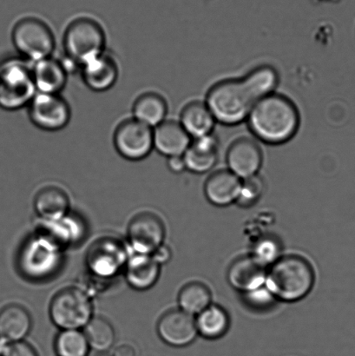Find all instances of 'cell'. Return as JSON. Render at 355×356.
Masks as SVG:
<instances>
[{
    "label": "cell",
    "mask_w": 355,
    "mask_h": 356,
    "mask_svg": "<svg viewBox=\"0 0 355 356\" xmlns=\"http://www.w3.org/2000/svg\"><path fill=\"white\" fill-rule=\"evenodd\" d=\"M242 180L229 170H218L208 178L204 194L211 204L226 207L238 201Z\"/></svg>",
    "instance_id": "cell-17"
},
{
    "label": "cell",
    "mask_w": 355,
    "mask_h": 356,
    "mask_svg": "<svg viewBox=\"0 0 355 356\" xmlns=\"http://www.w3.org/2000/svg\"><path fill=\"white\" fill-rule=\"evenodd\" d=\"M97 356H113V355H97Z\"/></svg>",
    "instance_id": "cell-37"
},
{
    "label": "cell",
    "mask_w": 355,
    "mask_h": 356,
    "mask_svg": "<svg viewBox=\"0 0 355 356\" xmlns=\"http://www.w3.org/2000/svg\"><path fill=\"white\" fill-rule=\"evenodd\" d=\"M158 333L165 343L172 347H185L198 336L195 317L183 310L174 309L160 318Z\"/></svg>",
    "instance_id": "cell-12"
},
{
    "label": "cell",
    "mask_w": 355,
    "mask_h": 356,
    "mask_svg": "<svg viewBox=\"0 0 355 356\" xmlns=\"http://www.w3.org/2000/svg\"><path fill=\"white\" fill-rule=\"evenodd\" d=\"M279 75L271 65H261L242 79H226L208 90L206 104L215 120L236 125L247 120L259 100L274 92Z\"/></svg>",
    "instance_id": "cell-1"
},
{
    "label": "cell",
    "mask_w": 355,
    "mask_h": 356,
    "mask_svg": "<svg viewBox=\"0 0 355 356\" xmlns=\"http://www.w3.org/2000/svg\"><path fill=\"white\" fill-rule=\"evenodd\" d=\"M33 76L38 92L60 94L67 83L68 72L62 62L50 57L35 63Z\"/></svg>",
    "instance_id": "cell-18"
},
{
    "label": "cell",
    "mask_w": 355,
    "mask_h": 356,
    "mask_svg": "<svg viewBox=\"0 0 355 356\" xmlns=\"http://www.w3.org/2000/svg\"><path fill=\"white\" fill-rule=\"evenodd\" d=\"M264 191H265V183L259 175L242 180L241 191H240L236 204L243 208L250 207L260 200Z\"/></svg>",
    "instance_id": "cell-29"
},
{
    "label": "cell",
    "mask_w": 355,
    "mask_h": 356,
    "mask_svg": "<svg viewBox=\"0 0 355 356\" xmlns=\"http://www.w3.org/2000/svg\"><path fill=\"white\" fill-rule=\"evenodd\" d=\"M281 250H283V248L278 239L270 236H265L261 237L254 244L252 254L250 256L255 258L263 266L269 268L271 265L283 257Z\"/></svg>",
    "instance_id": "cell-28"
},
{
    "label": "cell",
    "mask_w": 355,
    "mask_h": 356,
    "mask_svg": "<svg viewBox=\"0 0 355 356\" xmlns=\"http://www.w3.org/2000/svg\"><path fill=\"white\" fill-rule=\"evenodd\" d=\"M61 250L44 236H37L24 247L20 263L23 270L31 277L48 275L58 264Z\"/></svg>",
    "instance_id": "cell-11"
},
{
    "label": "cell",
    "mask_w": 355,
    "mask_h": 356,
    "mask_svg": "<svg viewBox=\"0 0 355 356\" xmlns=\"http://www.w3.org/2000/svg\"><path fill=\"white\" fill-rule=\"evenodd\" d=\"M161 265L151 254H137L129 260L125 275L131 287L146 291L156 284L160 277Z\"/></svg>",
    "instance_id": "cell-19"
},
{
    "label": "cell",
    "mask_w": 355,
    "mask_h": 356,
    "mask_svg": "<svg viewBox=\"0 0 355 356\" xmlns=\"http://www.w3.org/2000/svg\"><path fill=\"white\" fill-rule=\"evenodd\" d=\"M28 106L31 121L41 130L60 131L71 120V107L60 94L37 92Z\"/></svg>",
    "instance_id": "cell-9"
},
{
    "label": "cell",
    "mask_w": 355,
    "mask_h": 356,
    "mask_svg": "<svg viewBox=\"0 0 355 356\" xmlns=\"http://www.w3.org/2000/svg\"><path fill=\"white\" fill-rule=\"evenodd\" d=\"M191 141L192 138L179 122L165 120L153 129L154 149L167 158L183 156L189 149Z\"/></svg>",
    "instance_id": "cell-16"
},
{
    "label": "cell",
    "mask_w": 355,
    "mask_h": 356,
    "mask_svg": "<svg viewBox=\"0 0 355 356\" xmlns=\"http://www.w3.org/2000/svg\"><path fill=\"white\" fill-rule=\"evenodd\" d=\"M179 123L190 137L195 139L212 134L217 120L206 103L195 101L183 108Z\"/></svg>",
    "instance_id": "cell-21"
},
{
    "label": "cell",
    "mask_w": 355,
    "mask_h": 356,
    "mask_svg": "<svg viewBox=\"0 0 355 356\" xmlns=\"http://www.w3.org/2000/svg\"><path fill=\"white\" fill-rule=\"evenodd\" d=\"M106 38L103 27L90 17L72 21L66 29L64 47L66 58L80 68L104 54Z\"/></svg>",
    "instance_id": "cell-5"
},
{
    "label": "cell",
    "mask_w": 355,
    "mask_h": 356,
    "mask_svg": "<svg viewBox=\"0 0 355 356\" xmlns=\"http://www.w3.org/2000/svg\"><path fill=\"white\" fill-rule=\"evenodd\" d=\"M197 334L208 340L219 339L228 332L231 318L227 312L219 305H210L195 316Z\"/></svg>",
    "instance_id": "cell-24"
},
{
    "label": "cell",
    "mask_w": 355,
    "mask_h": 356,
    "mask_svg": "<svg viewBox=\"0 0 355 356\" xmlns=\"http://www.w3.org/2000/svg\"><path fill=\"white\" fill-rule=\"evenodd\" d=\"M177 301L181 310L195 317L212 305L211 291L201 282H190L181 289Z\"/></svg>",
    "instance_id": "cell-25"
},
{
    "label": "cell",
    "mask_w": 355,
    "mask_h": 356,
    "mask_svg": "<svg viewBox=\"0 0 355 356\" xmlns=\"http://www.w3.org/2000/svg\"><path fill=\"white\" fill-rule=\"evenodd\" d=\"M12 40L24 59L34 63L51 57L55 49V38L51 28L36 17H26L17 22Z\"/></svg>",
    "instance_id": "cell-6"
},
{
    "label": "cell",
    "mask_w": 355,
    "mask_h": 356,
    "mask_svg": "<svg viewBox=\"0 0 355 356\" xmlns=\"http://www.w3.org/2000/svg\"><path fill=\"white\" fill-rule=\"evenodd\" d=\"M31 327L33 320L23 306L10 305L0 312V338L8 343L22 341Z\"/></svg>",
    "instance_id": "cell-20"
},
{
    "label": "cell",
    "mask_w": 355,
    "mask_h": 356,
    "mask_svg": "<svg viewBox=\"0 0 355 356\" xmlns=\"http://www.w3.org/2000/svg\"><path fill=\"white\" fill-rule=\"evenodd\" d=\"M267 268L251 256L238 258L229 266V285L241 294L256 291L266 284Z\"/></svg>",
    "instance_id": "cell-14"
},
{
    "label": "cell",
    "mask_w": 355,
    "mask_h": 356,
    "mask_svg": "<svg viewBox=\"0 0 355 356\" xmlns=\"http://www.w3.org/2000/svg\"><path fill=\"white\" fill-rule=\"evenodd\" d=\"M186 170L196 174H204L214 168L217 163V154H205L189 147L183 155Z\"/></svg>",
    "instance_id": "cell-30"
},
{
    "label": "cell",
    "mask_w": 355,
    "mask_h": 356,
    "mask_svg": "<svg viewBox=\"0 0 355 356\" xmlns=\"http://www.w3.org/2000/svg\"><path fill=\"white\" fill-rule=\"evenodd\" d=\"M34 208L38 216L44 221H57L68 215L69 199L61 188H42L35 197Z\"/></svg>",
    "instance_id": "cell-22"
},
{
    "label": "cell",
    "mask_w": 355,
    "mask_h": 356,
    "mask_svg": "<svg viewBox=\"0 0 355 356\" xmlns=\"http://www.w3.org/2000/svg\"><path fill=\"white\" fill-rule=\"evenodd\" d=\"M49 312L52 323L59 329L79 330L92 320L93 307L86 293L71 287L62 289L54 296Z\"/></svg>",
    "instance_id": "cell-7"
},
{
    "label": "cell",
    "mask_w": 355,
    "mask_h": 356,
    "mask_svg": "<svg viewBox=\"0 0 355 356\" xmlns=\"http://www.w3.org/2000/svg\"><path fill=\"white\" fill-rule=\"evenodd\" d=\"M226 159L229 172L245 180L258 175L263 165V152L252 139L240 138L229 146Z\"/></svg>",
    "instance_id": "cell-13"
},
{
    "label": "cell",
    "mask_w": 355,
    "mask_h": 356,
    "mask_svg": "<svg viewBox=\"0 0 355 356\" xmlns=\"http://www.w3.org/2000/svg\"><path fill=\"white\" fill-rule=\"evenodd\" d=\"M190 147L205 154H218L219 140L213 132L192 139Z\"/></svg>",
    "instance_id": "cell-32"
},
{
    "label": "cell",
    "mask_w": 355,
    "mask_h": 356,
    "mask_svg": "<svg viewBox=\"0 0 355 356\" xmlns=\"http://www.w3.org/2000/svg\"><path fill=\"white\" fill-rule=\"evenodd\" d=\"M247 306L256 310H264L270 308L277 300L265 285L251 292L242 294Z\"/></svg>",
    "instance_id": "cell-31"
},
{
    "label": "cell",
    "mask_w": 355,
    "mask_h": 356,
    "mask_svg": "<svg viewBox=\"0 0 355 356\" xmlns=\"http://www.w3.org/2000/svg\"><path fill=\"white\" fill-rule=\"evenodd\" d=\"M167 165L170 172L175 174H180L186 170L185 162L183 156H170L167 161Z\"/></svg>",
    "instance_id": "cell-35"
},
{
    "label": "cell",
    "mask_w": 355,
    "mask_h": 356,
    "mask_svg": "<svg viewBox=\"0 0 355 356\" xmlns=\"http://www.w3.org/2000/svg\"><path fill=\"white\" fill-rule=\"evenodd\" d=\"M113 356H135V351L131 344H122L115 348Z\"/></svg>",
    "instance_id": "cell-36"
},
{
    "label": "cell",
    "mask_w": 355,
    "mask_h": 356,
    "mask_svg": "<svg viewBox=\"0 0 355 356\" xmlns=\"http://www.w3.org/2000/svg\"><path fill=\"white\" fill-rule=\"evenodd\" d=\"M132 113L135 120L154 129L166 120L168 106L160 94L146 92L135 99Z\"/></svg>",
    "instance_id": "cell-23"
},
{
    "label": "cell",
    "mask_w": 355,
    "mask_h": 356,
    "mask_svg": "<svg viewBox=\"0 0 355 356\" xmlns=\"http://www.w3.org/2000/svg\"><path fill=\"white\" fill-rule=\"evenodd\" d=\"M33 68L26 59L12 58L0 65V107L17 111L29 106L37 94Z\"/></svg>",
    "instance_id": "cell-4"
},
{
    "label": "cell",
    "mask_w": 355,
    "mask_h": 356,
    "mask_svg": "<svg viewBox=\"0 0 355 356\" xmlns=\"http://www.w3.org/2000/svg\"><path fill=\"white\" fill-rule=\"evenodd\" d=\"M151 256L160 265H163L169 263L170 259H172V252L168 246L163 244L162 246H160L158 250L151 254Z\"/></svg>",
    "instance_id": "cell-34"
},
{
    "label": "cell",
    "mask_w": 355,
    "mask_h": 356,
    "mask_svg": "<svg viewBox=\"0 0 355 356\" xmlns=\"http://www.w3.org/2000/svg\"><path fill=\"white\" fill-rule=\"evenodd\" d=\"M113 142L118 154L130 161L147 158L154 149L153 129L131 118L118 125Z\"/></svg>",
    "instance_id": "cell-8"
},
{
    "label": "cell",
    "mask_w": 355,
    "mask_h": 356,
    "mask_svg": "<svg viewBox=\"0 0 355 356\" xmlns=\"http://www.w3.org/2000/svg\"><path fill=\"white\" fill-rule=\"evenodd\" d=\"M81 72L85 86L97 92H106L113 88L119 75L117 62L106 54L82 65Z\"/></svg>",
    "instance_id": "cell-15"
},
{
    "label": "cell",
    "mask_w": 355,
    "mask_h": 356,
    "mask_svg": "<svg viewBox=\"0 0 355 356\" xmlns=\"http://www.w3.org/2000/svg\"><path fill=\"white\" fill-rule=\"evenodd\" d=\"M89 344L79 330H62L56 338L55 348L59 356H87Z\"/></svg>",
    "instance_id": "cell-27"
},
{
    "label": "cell",
    "mask_w": 355,
    "mask_h": 356,
    "mask_svg": "<svg viewBox=\"0 0 355 356\" xmlns=\"http://www.w3.org/2000/svg\"><path fill=\"white\" fill-rule=\"evenodd\" d=\"M0 355L1 356H38L34 348L22 341L9 343Z\"/></svg>",
    "instance_id": "cell-33"
},
{
    "label": "cell",
    "mask_w": 355,
    "mask_h": 356,
    "mask_svg": "<svg viewBox=\"0 0 355 356\" xmlns=\"http://www.w3.org/2000/svg\"><path fill=\"white\" fill-rule=\"evenodd\" d=\"M314 268L297 254L283 256L269 268L265 286L278 301H301L314 287Z\"/></svg>",
    "instance_id": "cell-3"
},
{
    "label": "cell",
    "mask_w": 355,
    "mask_h": 356,
    "mask_svg": "<svg viewBox=\"0 0 355 356\" xmlns=\"http://www.w3.org/2000/svg\"><path fill=\"white\" fill-rule=\"evenodd\" d=\"M83 334L89 346L100 352L106 351L113 347L116 338L113 326L100 316L92 317L86 324Z\"/></svg>",
    "instance_id": "cell-26"
},
{
    "label": "cell",
    "mask_w": 355,
    "mask_h": 356,
    "mask_svg": "<svg viewBox=\"0 0 355 356\" xmlns=\"http://www.w3.org/2000/svg\"><path fill=\"white\" fill-rule=\"evenodd\" d=\"M165 234L162 220L151 213L135 216L128 226V241L137 254H151L163 245Z\"/></svg>",
    "instance_id": "cell-10"
},
{
    "label": "cell",
    "mask_w": 355,
    "mask_h": 356,
    "mask_svg": "<svg viewBox=\"0 0 355 356\" xmlns=\"http://www.w3.org/2000/svg\"><path fill=\"white\" fill-rule=\"evenodd\" d=\"M247 121L259 140L267 145H283L297 134L300 114L290 99L274 92L255 104Z\"/></svg>",
    "instance_id": "cell-2"
}]
</instances>
